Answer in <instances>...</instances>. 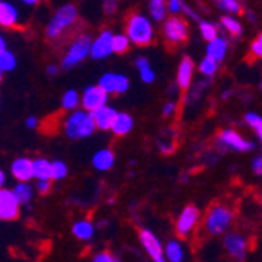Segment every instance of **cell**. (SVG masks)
I'll return each instance as SVG.
<instances>
[{
  "label": "cell",
  "instance_id": "cell-34",
  "mask_svg": "<svg viewBox=\"0 0 262 262\" xmlns=\"http://www.w3.org/2000/svg\"><path fill=\"white\" fill-rule=\"evenodd\" d=\"M200 32H201V36L206 39V41H212L213 38L219 36V29L217 26H213L210 22H206V20H201L200 22Z\"/></svg>",
  "mask_w": 262,
  "mask_h": 262
},
{
  "label": "cell",
  "instance_id": "cell-42",
  "mask_svg": "<svg viewBox=\"0 0 262 262\" xmlns=\"http://www.w3.org/2000/svg\"><path fill=\"white\" fill-rule=\"evenodd\" d=\"M93 262H120L115 256H112L110 253L104 251V253H99L96 257L93 259Z\"/></svg>",
  "mask_w": 262,
  "mask_h": 262
},
{
  "label": "cell",
  "instance_id": "cell-29",
  "mask_svg": "<svg viewBox=\"0 0 262 262\" xmlns=\"http://www.w3.org/2000/svg\"><path fill=\"white\" fill-rule=\"evenodd\" d=\"M16 64H17V58L11 51L5 49L0 52V69H2L4 73H10V71L16 68Z\"/></svg>",
  "mask_w": 262,
  "mask_h": 262
},
{
  "label": "cell",
  "instance_id": "cell-11",
  "mask_svg": "<svg viewBox=\"0 0 262 262\" xmlns=\"http://www.w3.org/2000/svg\"><path fill=\"white\" fill-rule=\"evenodd\" d=\"M138 239L141 242V247L145 248V251L154 262H166L163 254V245L151 229H140Z\"/></svg>",
  "mask_w": 262,
  "mask_h": 262
},
{
  "label": "cell",
  "instance_id": "cell-39",
  "mask_svg": "<svg viewBox=\"0 0 262 262\" xmlns=\"http://www.w3.org/2000/svg\"><path fill=\"white\" fill-rule=\"evenodd\" d=\"M102 10L107 16H112L118 10V0H102Z\"/></svg>",
  "mask_w": 262,
  "mask_h": 262
},
{
  "label": "cell",
  "instance_id": "cell-53",
  "mask_svg": "<svg viewBox=\"0 0 262 262\" xmlns=\"http://www.w3.org/2000/svg\"><path fill=\"white\" fill-rule=\"evenodd\" d=\"M0 4H2V0H0Z\"/></svg>",
  "mask_w": 262,
  "mask_h": 262
},
{
  "label": "cell",
  "instance_id": "cell-51",
  "mask_svg": "<svg viewBox=\"0 0 262 262\" xmlns=\"http://www.w3.org/2000/svg\"><path fill=\"white\" fill-rule=\"evenodd\" d=\"M259 206H260V212H262V192H260V196H259Z\"/></svg>",
  "mask_w": 262,
  "mask_h": 262
},
{
  "label": "cell",
  "instance_id": "cell-14",
  "mask_svg": "<svg viewBox=\"0 0 262 262\" xmlns=\"http://www.w3.org/2000/svg\"><path fill=\"white\" fill-rule=\"evenodd\" d=\"M219 140L222 145H225L226 148H231L237 152H248L254 148V143L245 140L241 134H237L232 129H225L220 132Z\"/></svg>",
  "mask_w": 262,
  "mask_h": 262
},
{
  "label": "cell",
  "instance_id": "cell-27",
  "mask_svg": "<svg viewBox=\"0 0 262 262\" xmlns=\"http://www.w3.org/2000/svg\"><path fill=\"white\" fill-rule=\"evenodd\" d=\"M13 193H14L16 200L19 201V204H27V203H30L32 196H33V187L29 182H17V185L13 190Z\"/></svg>",
  "mask_w": 262,
  "mask_h": 262
},
{
  "label": "cell",
  "instance_id": "cell-40",
  "mask_svg": "<svg viewBox=\"0 0 262 262\" xmlns=\"http://www.w3.org/2000/svg\"><path fill=\"white\" fill-rule=\"evenodd\" d=\"M182 7H184L182 0H168V2H166V8H168L171 14H179L182 11Z\"/></svg>",
  "mask_w": 262,
  "mask_h": 262
},
{
  "label": "cell",
  "instance_id": "cell-18",
  "mask_svg": "<svg viewBox=\"0 0 262 262\" xmlns=\"http://www.w3.org/2000/svg\"><path fill=\"white\" fill-rule=\"evenodd\" d=\"M163 254H165L166 262H185L187 250L181 239H171L165 244Z\"/></svg>",
  "mask_w": 262,
  "mask_h": 262
},
{
  "label": "cell",
  "instance_id": "cell-12",
  "mask_svg": "<svg viewBox=\"0 0 262 262\" xmlns=\"http://www.w3.org/2000/svg\"><path fill=\"white\" fill-rule=\"evenodd\" d=\"M98 85L108 94H123L129 90L130 82L129 77L120 73H105L99 77Z\"/></svg>",
  "mask_w": 262,
  "mask_h": 262
},
{
  "label": "cell",
  "instance_id": "cell-30",
  "mask_svg": "<svg viewBox=\"0 0 262 262\" xmlns=\"http://www.w3.org/2000/svg\"><path fill=\"white\" fill-rule=\"evenodd\" d=\"M198 69H200V73H201L203 76H206V77H212V76H215L217 69H219V61H215L213 58H210V57H207V55H206V57L201 60V63H200Z\"/></svg>",
  "mask_w": 262,
  "mask_h": 262
},
{
  "label": "cell",
  "instance_id": "cell-35",
  "mask_svg": "<svg viewBox=\"0 0 262 262\" xmlns=\"http://www.w3.org/2000/svg\"><path fill=\"white\" fill-rule=\"evenodd\" d=\"M220 10L231 13V14H239L242 11V7L239 4V0H215Z\"/></svg>",
  "mask_w": 262,
  "mask_h": 262
},
{
  "label": "cell",
  "instance_id": "cell-37",
  "mask_svg": "<svg viewBox=\"0 0 262 262\" xmlns=\"http://www.w3.org/2000/svg\"><path fill=\"white\" fill-rule=\"evenodd\" d=\"M250 52H251L254 57H257V58L262 60V33H259V35L254 38V41L251 42V46H250Z\"/></svg>",
  "mask_w": 262,
  "mask_h": 262
},
{
  "label": "cell",
  "instance_id": "cell-1",
  "mask_svg": "<svg viewBox=\"0 0 262 262\" xmlns=\"http://www.w3.org/2000/svg\"><path fill=\"white\" fill-rule=\"evenodd\" d=\"M79 22V10L73 4H66L60 7L51 20L47 22L44 36L49 42H57L66 38L71 32L74 30L76 24Z\"/></svg>",
  "mask_w": 262,
  "mask_h": 262
},
{
  "label": "cell",
  "instance_id": "cell-50",
  "mask_svg": "<svg viewBox=\"0 0 262 262\" xmlns=\"http://www.w3.org/2000/svg\"><path fill=\"white\" fill-rule=\"evenodd\" d=\"M4 74H5V73H4L2 69H0V83H2V80H4Z\"/></svg>",
  "mask_w": 262,
  "mask_h": 262
},
{
  "label": "cell",
  "instance_id": "cell-52",
  "mask_svg": "<svg viewBox=\"0 0 262 262\" xmlns=\"http://www.w3.org/2000/svg\"><path fill=\"white\" fill-rule=\"evenodd\" d=\"M0 104H2V98H0Z\"/></svg>",
  "mask_w": 262,
  "mask_h": 262
},
{
  "label": "cell",
  "instance_id": "cell-2",
  "mask_svg": "<svg viewBox=\"0 0 262 262\" xmlns=\"http://www.w3.org/2000/svg\"><path fill=\"white\" fill-rule=\"evenodd\" d=\"M234 220H235L234 209L225 203H217L212 204L204 213L203 228L209 235L220 237L225 235L228 231H231Z\"/></svg>",
  "mask_w": 262,
  "mask_h": 262
},
{
  "label": "cell",
  "instance_id": "cell-4",
  "mask_svg": "<svg viewBox=\"0 0 262 262\" xmlns=\"http://www.w3.org/2000/svg\"><path fill=\"white\" fill-rule=\"evenodd\" d=\"M126 35L130 42L138 47L149 46L154 41V27L151 19L141 13H132L126 19Z\"/></svg>",
  "mask_w": 262,
  "mask_h": 262
},
{
  "label": "cell",
  "instance_id": "cell-48",
  "mask_svg": "<svg viewBox=\"0 0 262 262\" xmlns=\"http://www.w3.org/2000/svg\"><path fill=\"white\" fill-rule=\"evenodd\" d=\"M4 184H5V173L4 170H0V188H4Z\"/></svg>",
  "mask_w": 262,
  "mask_h": 262
},
{
  "label": "cell",
  "instance_id": "cell-20",
  "mask_svg": "<svg viewBox=\"0 0 262 262\" xmlns=\"http://www.w3.org/2000/svg\"><path fill=\"white\" fill-rule=\"evenodd\" d=\"M19 24V11L17 8L10 4V2H4L0 4V27L4 29H14Z\"/></svg>",
  "mask_w": 262,
  "mask_h": 262
},
{
  "label": "cell",
  "instance_id": "cell-6",
  "mask_svg": "<svg viewBox=\"0 0 262 262\" xmlns=\"http://www.w3.org/2000/svg\"><path fill=\"white\" fill-rule=\"evenodd\" d=\"M223 248L234 262H245L250 251V241L244 232L228 231L223 235Z\"/></svg>",
  "mask_w": 262,
  "mask_h": 262
},
{
  "label": "cell",
  "instance_id": "cell-49",
  "mask_svg": "<svg viewBox=\"0 0 262 262\" xmlns=\"http://www.w3.org/2000/svg\"><path fill=\"white\" fill-rule=\"evenodd\" d=\"M22 2L26 4V5H38L41 0H22Z\"/></svg>",
  "mask_w": 262,
  "mask_h": 262
},
{
  "label": "cell",
  "instance_id": "cell-15",
  "mask_svg": "<svg viewBox=\"0 0 262 262\" xmlns=\"http://www.w3.org/2000/svg\"><path fill=\"white\" fill-rule=\"evenodd\" d=\"M11 174L19 182H29L33 179V160L29 157H17L11 163Z\"/></svg>",
  "mask_w": 262,
  "mask_h": 262
},
{
  "label": "cell",
  "instance_id": "cell-10",
  "mask_svg": "<svg viewBox=\"0 0 262 262\" xmlns=\"http://www.w3.org/2000/svg\"><path fill=\"white\" fill-rule=\"evenodd\" d=\"M110 55H113V32L105 29L99 32L96 38H93L90 57L93 60H105Z\"/></svg>",
  "mask_w": 262,
  "mask_h": 262
},
{
  "label": "cell",
  "instance_id": "cell-13",
  "mask_svg": "<svg viewBox=\"0 0 262 262\" xmlns=\"http://www.w3.org/2000/svg\"><path fill=\"white\" fill-rule=\"evenodd\" d=\"M19 201L16 200L13 190L0 188V220H16L19 217Z\"/></svg>",
  "mask_w": 262,
  "mask_h": 262
},
{
  "label": "cell",
  "instance_id": "cell-31",
  "mask_svg": "<svg viewBox=\"0 0 262 262\" xmlns=\"http://www.w3.org/2000/svg\"><path fill=\"white\" fill-rule=\"evenodd\" d=\"M222 26L232 35V36H241L244 29H242V24L234 19L232 16H223L222 17Z\"/></svg>",
  "mask_w": 262,
  "mask_h": 262
},
{
  "label": "cell",
  "instance_id": "cell-46",
  "mask_svg": "<svg viewBox=\"0 0 262 262\" xmlns=\"http://www.w3.org/2000/svg\"><path fill=\"white\" fill-rule=\"evenodd\" d=\"M146 64H149V61H148V58H145V57H138V58L135 60L137 69H140V68H143V66H146Z\"/></svg>",
  "mask_w": 262,
  "mask_h": 262
},
{
  "label": "cell",
  "instance_id": "cell-45",
  "mask_svg": "<svg viewBox=\"0 0 262 262\" xmlns=\"http://www.w3.org/2000/svg\"><path fill=\"white\" fill-rule=\"evenodd\" d=\"M39 126V120L35 115H30L29 118H26V127L27 129H36Z\"/></svg>",
  "mask_w": 262,
  "mask_h": 262
},
{
  "label": "cell",
  "instance_id": "cell-8",
  "mask_svg": "<svg viewBox=\"0 0 262 262\" xmlns=\"http://www.w3.org/2000/svg\"><path fill=\"white\" fill-rule=\"evenodd\" d=\"M187 22L179 17L178 14H173L170 17H166L163 20V27H162V33L165 41L170 46H178L181 42H184L188 36V29H187Z\"/></svg>",
  "mask_w": 262,
  "mask_h": 262
},
{
  "label": "cell",
  "instance_id": "cell-23",
  "mask_svg": "<svg viewBox=\"0 0 262 262\" xmlns=\"http://www.w3.org/2000/svg\"><path fill=\"white\" fill-rule=\"evenodd\" d=\"M33 178L35 179H51L52 178V162L44 157L33 159Z\"/></svg>",
  "mask_w": 262,
  "mask_h": 262
},
{
  "label": "cell",
  "instance_id": "cell-16",
  "mask_svg": "<svg viewBox=\"0 0 262 262\" xmlns=\"http://www.w3.org/2000/svg\"><path fill=\"white\" fill-rule=\"evenodd\" d=\"M193 73H195V64H193V60L190 57H184L179 63V68H178V74H176V82H178V86L185 91L190 88L192 85V79H193Z\"/></svg>",
  "mask_w": 262,
  "mask_h": 262
},
{
  "label": "cell",
  "instance_id": "cell-38",
  "mask_svg": "<svg viewBox=\"0 0 262 262\" xmlns=\"http://www.w3.org/2000/svg\"><path fill=\"white\" fill-rule=\"evenodd\" d=\"M52 188V179H39L36 182V190L39 195H47Z\"/></svg>",
  "mask_w": 262,
  "mask_h": 262
},
{
  "label": "cell",
  "instance_id": "cell-25",
  "mask_svg": "<svg viewBox=\"0 0 262 262\" xmlns=\"http://www.w3.org/2000/svg\"><path fill=\"white\" fill-rule=\"evenodd\" d=\"M73 234L80 241H90L94 234V226L88 220H79L73 225Z\"/></svg>",
  "mask_w": 262,
  "mask_h": 262
},
{
  "label": "cell",
  "instance_id": "cell-33",
  "mask_svg": "<svg viewBox=\"0 0 262 262\" xmlns=\"http://www.w3.org/2000/svg\"><path fill=\"white\" fill-rule=\"evenodd\" d=\"M69 170L68 165L63 160H54L52 162V181H63L68 176Z\"/></svg>",
  "mask_w": 262,
  "mask_h": 262
},
{
  "label": "cell",
  "instance_id": "cell-17",
  "mask_svg": "<svg viewBox=\"0 0 262 262\" xmlns=\"http://www.w3.org/2000/svg\"><path fill=\"white\" fill-rule=\"evenodd\" d=\"M134 129V118L130 113L127 112H118L115 120L112 123L110 130L116 135V137H126L132 132Z\"/></svg>",
  "mask_w": 262,
  "mask_h": 262
},
{
  "label": "cell",
  "instance_id": "cell-22",
  "mask_svg": "<svg viewBox=\"0 0 262 262\" xmlns=\"http://www.w3.org/2000/svg\"><path fill=\"white\" fill-rule=\"evenodd\" d=\"M226 51H228V42L226 39L217 36L213 38L212 41H207V49H206V55L213 58L215 61H222L226 55Z\"/></svg>",
  "mask_w": 262,
  "mask_h": 262
},
{
  "label": "cell",
  "instance_id": "cell-19",
  "mask_svg": "<svg viewBox=\"0 0 262 262\" xmlns=\"http://www.w3.org/2000/svg\"><path fill=\"white\" fill-rule=\"evenodd\" d=\"M116 113H118V110L110 105H104V107L98 108L96 112H93V120H94V124H96V129L110 130Z\"/></svg>",
  "mask_w": 262,
  "mask_h": 262
},
{
  "label": "cell",
  "instance_id": "cell-9",
  "mask_svg": "<svg viewBox=\"0 0 262 262\" xmlns=\"http://www.w3.org/2000/svg\"><path fill=\"white\" fill-rule=\"evenodd\" d=\"M107 102H108V94L98 83L86 86L80 94V107L91 113L107 105Z\"/></svg>",
  "mask_w": 262,
  "mask_h": 262
},
{
  "label": "cell",
  "instance_id": "cell-7",
  "mask_svg": "<svg viewBox=\"0 0 262 262\" xmlns=\"http://www.w3.org/2000/svg\"><path fill=\"white\" fill-rule=\"evenodd\" d=\"M200 222H201L200 209L193 204L185 206L179 212L176 223H174V229H176V234L179 239H188V237L192 235L196 231V228L200 226Z\"/></svg>",
  "mask_w": 262,
  "mask_h": 262
},
{
  "label": "cell",
  "instance_id": "cell-21",
  "mask_svg": "<svg viewBox=\"0 0 262 262\" xmlns=\"http://www.w3.org/2000/svg\"><path fill=\"white\" fill-rule=\"evenodd\" d=\"M91 163L94 166V170H98V171H108V170L113 168V165H115V154L108 148L98 149L96 152L93 154Z\"/></svg>",
  "mask_w": 262,
  "mask_h": 262
},
{
  "label": "cell",
  "instance_id": "cell-28",
  "mask_svg": "<svg viewBox=\"0 0 262 262\" xmlns=\"http://www.w3.org/2000/svg\"><path fill=\"white\" fill-rule=\"evenodd\" d=\"M130 39L126 33H113V54H124L130 47Z\"/></svg>",
  "mask_w": 262,
  "mask_h": 262
},
{
  "label": "cell",
  "instance_id": "cell-32",
  "mask_svg": "<svg viewBox=\"0 0 262 262\" xmlns=\"http://www.w3.org/2000/svg\"><path fill=\"white\" fill-rule=\"evenodd\" d=\"M245 123L254 130V134L257 135V138L260 140L262 143V116H259L257 113L254 112H248L245 115Z\"/></svg>",
  "mask_w": 262,
  "mask_h": 262
},
{
  "label": "cell",
  "instance_id": "cell-26",
  "mask_svg": "<svg viewBox=\"0 0 262 262\" xmlns=\"http://www.w3.org/2000/svg\"><path fill=\"white\" fill-rule=\"evenodd\" d=\"M149 14H151V19L156 20V22H163L166 19V2L165 0H149Z\"/></svg>",
  "mask_w": 262,
  "mask_h": 262
},
{
  "label": "cell",
  "instance_id": "cell-36",
  "mask_svg": "<svg viewBox=\"0 0 262 262\" xmlns=\"http://www.w3.org/2000/svg\"><path fill=\"white\" fill-rule=\"evenodd\" d=\"M138 73H140V79L141 82H145V83H152L156 80V73H154V69L151 68V64H146V66H143L138 69Z\"/></svg>",
  "mask_w": 262,
  "mask_h": 262
},
{
  "label": "cell",
  "instance_id": "cell-44",
  "mask_svg": "<svg viewBox=\"0 0 262 262\" xmlns=\"http://www.w3.org/2000/svg\"><path fill=\"white\" fill-rule=\"evenodd\" d=\"M61 71V68L58 66V64H54V63H51V64H47L46 66V76L47 77H57V74Z\"/></svg>",
  "mask_w": 262,
  "mask_h": 262
},
{
  "label": "cell",
  "instance_id": "cell-41",
  "mask_svg": "<svg viewBox=\"0 0 262 262\" xmlns=\"http://www.w3.org/2000/svg\"><path fill=\"white\" fill-rule=\"evenodd\" d=\"M251 170L256 176L262 178V154L260 156H256L251 162Z\"/></svg>",
  "mask_w": 262,
  "mask_h": 262
},
{
  "label": "cell",
  "instance_id": "cell-43",
  "mask_svg": "<svg viewBox=\"0 0 262 262\" xmlns=\"http://www.w3.org/2000/svg\"><path fill=\"white\" fill-rule=\"evenodd\" d=\"M174 112H176V102H173V101L166 102V104L163 105V108H162V115H163L165 118H168V116L174 115Z\"/></svg>",
  "mask_w": 262,
  "mask_h": 262
},
{
  "label": "cell",
  "instance_id": "cell-5",
  "mask_svg": "<svg viewBox=\"0 0 262 262\" xmlns=\"http://www.w3.org/2000/svg\"><path fill=\"white\" fill-rule=\"evenodd\" d=\"M91 41H93V36L90 33H80L74 36L68 44L64 55L61 57L60 68L63 71H71L76 66H79L83 60H86L90 57Z\"/></svg>",
  "mask_w": 262,
  "mask_h": 262
},
{
  "label": "cell",
  "instance_id": "cell-24",
  "mask_svg": "<svg viewBox=\"0 0 262 262\" xmlns=\"http://www.w3.org/2000/svg\"><path fill=\"white\" fill-rule=\"evenodd\" d=\"M80 107V93L74 88H69L61 94V108L73 112Z\"/></svg>",
  "mask_w": 262,
  "mask_h": 262
},
{
  "label": "cell",
  "instance_id": "cell-3",
  "mask_svg": "<svg viewBox=\"0 0 262 262\" xmlns=\"http://www.w3.org/2000/svg\"><path fill=\"white\" fill-rule=\"evenodd\" d=\"M96 130V124L93 120V113L83 108H76L69 112L63 121V132L69 140H83L88 138Z\"/></svg>",
  "mask_w": 262,
  "mask_h": 262
},
{
  "label": "cell",
  "instance_id": "cell-47",
  "mask_svg": "<svg viewBox=\"0 0 262 262\" xmlns=\"http://www.w3.org/2000/svg\"><path fill=\"white\" fill-rule=\"evenodd\" d=\"M7 49V41H5V36L0 35V52Z\"/></svg>",
  "mask_w": 262,
  "mask_h": 262
}]
</instances>
